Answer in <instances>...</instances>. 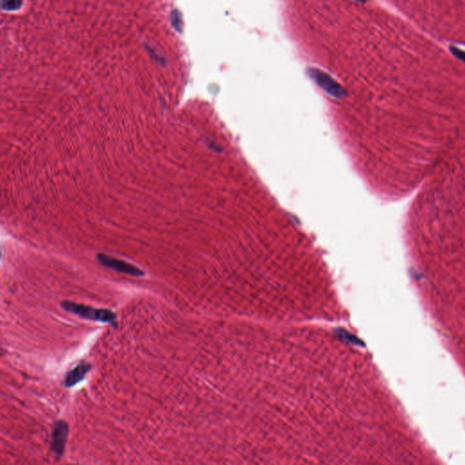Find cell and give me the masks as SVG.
Listing matches in <instances>:
<instances>
[{"mask_svg": "<svg viewBox=\"0 0 465 465\" xmlns=\"http://www.w3.org/2000/svg\"><path fill=\"white\" fill-rule=\"evenodd\" d=\"M61 306L64 310L70 312L72 314H76L82 318L100 323H107L111 324L114 327H116L117 325L116 314L113 313L111 310L94 308L91 306H86L81 303H74L70 301H63L61 303Z\"/></svg>", "mask_w": 465, "mask_h": 465, "instance_id": "1", "label": "cell"}, {"mask_svg": "<svg viewBox=\"0 0 465 465\" xmlns=\"http://www.w3.org/2000/svg\"><path fill=\"white\" fill-rule=\"evenodd\" d=\"M22 5L21 1H2L1 6L5 10H14Z\"/></svg>", "mask_w": 465, "mask_h": 465, "instance_id": "5", "label": "cell"}, {"mask_svg": "<svg viewBox=\"0 0 465 465\" xmlns=\"http://www.w3.org/2000/svg\"><path fill=\"white\" fill-rule=\"evenodd\" d=\"M68 436V425L65 421H57L52 431L51 450L58 457L65 453Z\"/></svg>", "mask_w": 465, "mask_h": 465, "instance_id": "3", "label": "cell"}, {"mask_svg": "<svg viewBox=\"0 0 465 465\" xmlns=\"http://www.w3.org/2000/svg\"><path fill=\"white\" fill-rule=\"evenodd\" d=\"M90 370H91L90 364L82 362L65 375L64 381H63L64 386L66 388H70V387L75 386L76 384L85 379L86 374H88Z\"/></svg>", "mask_w": 465, "mask_h": 465, "instance_id": "4", "label": "cell"}, {"mask_svg": "<svg viewBox=\"0 0 465 465\" xmlns=\"http://www.w3.org/2000/svg\"><path fill=\"white\" fill-rule=\"evenodd\" d=\"M171 17H172L173 25H175V26L177 27V29H178V25H177L179 24V22H178V21L180 20V15H179L178 11H173L172 14H171Z\"/></svg>", "mask_w": 465, "mask_h": 465, "instance_id": "6", "label": "cell"}, {"mask_svg": "<svg viewBox=\"0 0 465 465\" xmlns=\"http://www.w3.org/2000/svg\"><path fill=\"white\" fill-rule=\"evenodd\" d=\"M96 259L103 266L109 268L113 271H116L118 273H125V274H128L135 277H140V276L145 275V272L140 268L135 266L132 263H127L124 260L113 257L111 255L105 254V253H98L96 255Z\"/></svg>", "mask_w": 465, "mask_h": 465, "instance_id": "2", "label": "cell"}]
</instances>
